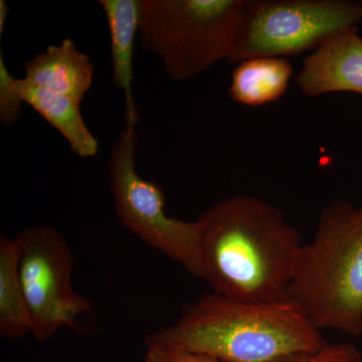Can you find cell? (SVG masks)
<instances>
[{"label":"cell","instance_id":"obj_11","mask_svg":"<svg viewBox=\"0 0 362 362\" xmlns=\"http://www.w3.org/2000/svg\"><path fill=\"white\" fill-rule=\"evenodd\" d=\"M16 88L23 103L40 114L49 125L66 138L71 151L81 158H92L99 151V142L86 125L80 105L70 98L42 89L16 78Z\"/></svg>","mask_w":362,"mask_h":362},{"label":"cell","instance_id":"obj_4","mask_svg":"<svg viewBox=\"0 0 362 362\" xmlns=\"http://www.w3.org/2000/svg\"><path fill=\"white\" fill-rule=\"evenodd\" d=\"M245 0H141L140 45L160 59L171 80L187 81L235 45Z\"/></svg>","mask_w":362,"mask_h":362},{"label":"cell","instance_id":"obj_16","mask_svg":"<svg viewBox=\"0 0 362 362\" xmlns=\"http://www.w3.org/2000/svg\"><path fill=\"white\" fill-rule=\"evenodd\" d=\"M143 362H223L206 354H194L185 350L152 345L147 347Z\"/></svg>","mask_w":362,"mask_h":362},{"label":"cell","instance_id":"obj_3","mask_svg":"<svg viewBox=\"0 0 362 362\" xmlns=\"http://www.w3.org/2000/svg\"><path fill=\"white\" fill-rule=\"evenodd\" d=\"M288 301L317 329L362 334V204L323 207L313 240L298 257Z\"/></svg>","mask_w":362,"mask_h":362},{"label":"cell","instance_id":"obj_8","mask_svg":"<svg viewBox=\"0 0 362 362\" xmlns=\"http://www.w3.org/2000/svg\"><path fill=\"white\" fill-rule=\"evenodd\" d=\"M302 94L349 92L362 96V37L357 26L331 35L305 58L296 76Z\"/></svg>","mask_w":362,"mask_h":362},{"label":"cell","instance_id":"obj_17","mask_svg":"<svg viewBox=\"0 0 362 362\" xmlns=\"http://www.w3.org/2000/svg\"><path fill=\"white\" fill-rule=\"evenodd\" d=\"M8 13V4H6V0H1V1H0V35H2V33L4 32V28H6Z\"/></svg>","mask_w":362,"mask_h":362},{"label":"cell","instance_id":"obj_7","mask_svg":"<svg viewBox=\"0 0 362 362\" xmlns=\"http://www.w3.org/2000/svg\"><path fill=\"white\" fill-rule=\"evenodd\" d=\"M13 239L33 337L44 343L59 330L77 329L92 303L74 290L73 254L65 237L52 226H35Z\"/></svg>","mask_w":362,"mask_h":362},{"label":"cell","instance_id":"obj_10","mask_svg":"<svg viewBox=\"0 0 362 362\" xmlns=\"http://www.w3.org/2000/svg\"><path fill=\"white\" fill-rule=\"evenodd\" d=\"M109 26L113 82L124 94V127L136 129L140 116L133 93V58L139 33L141 0H100Z\"/></svg>","mask_w":362,"mask_h":362},{"label":"cell","instance_id":"obj_6","mask_svg":"<svg viewBox=\"0 0 362 362\" xmlns=\"http://www.w3.org/2000/svg\"><path fill=\"white\" fill-rule=\"evenodd\" d=\"M137 142L136 129L124 127L111 148L108 170L117 216L145 244L202 280L201 223L168 216L163 189L136 169Z\"/></svg>","mask_w":362,"mask_h":362},{"label":"cell","instance_id":"obj_15","mask_svg":"<svg viewBox=\"0 0 362 362\" xmlns=\"http://www.w3.org/2000/svg\"><path fill=\"white\" fill-rule=\"evenodd\" d=\"M295 362H362V356L352 343L327 342L318 351Z\"/></svg>","mask_w":362,"mask_h":362},{"label":"cell","instance_id":"obj_1","mask_svg":"<svg viewBox=\"0 0 362 362\" xmlns=\"http://www.w3.org/2000/svg\"><path fill=\"white\" fill-rule=\"evenodd\" d=\"M204 277L214 292L252 303L288 301L303 245L294 226L270 202L233 195L202 213Z\"/></svg>","mask_w":362,"mask_h":362},{"label":"cell","instance_id":"obj_13","mask_svg":"<svg viewBox=\"0 0 362 362\" xmlns=\"http://www.w3.org/2000/svg\"><path fill=\"white\" fill-rule=\"evenodd\" d=\"M32 333L14 239L0 237V337L20 339Z\"/></svg>","mask_w":362,"mask_h":362},{"label":"cell","instance_id":"obj_2","mask_svg":"<svg viewBox=\"0 0 362 362\" xmlns=\"http://www.w3.org/2000/svg\"><path fill=\"white\" fill-rule=\"evenodd\" d=\"M144 343L223 362H295L327 341L292 302L252 303L211 291L183 305L175 322L150 333Z\"/></svg>","mask_w":362,"mask_h":362},{"label":"cell","instance_id":"obj_5","mask_svg":"<svg viewBox=\"0 0 362 362\" xmlns=\"http://www.w3.org/2000/svg\"><path fill=\"white\" fill-rule=\"evenodd\" d=\"M362 23V0H245L228 63L315 51L340 30Z\"/></svg>","mask_w":362,"mask_h":362},{"label":"cell","instance_id":"obj_14","mask_svg":"<svg viewBox=\"0 0 362 362\" xmlns=\"http://www.w3.org/2000/svg\"><path fill=\"white\" fill-rule=\"evenodd\" d=\"M16 78L9 73L0 54V122L2 126L16 125L23 114V101L16 88Z\"/></svg>","mask_w":362,"mask_h":362},{"label":"cell","instance_id":"obj_12","mask_svg":"<svg viewBox=\"0 0 362 362\" xmlns=\"http://www.w3.org/2000/svg\"><path fill=\"white\" fill-rule=\"evenodd\" d=\"M294 74L288 58L259 57L246 59L233 69L228 94L235 103L261 107L281 99Z\"/></svg>","mask_w":362,"mask_h":362},{"label":"cell","instance_id":"obj_9","mask_svg":"<svg viewBox=\"0 0 362 362\" xmlns=\"http://www.w3.org/2000/svg\"><path fill=\"white\" fill-rule=\"evenodd\" d=\"M25 74L28 82L81 104L92 87L94 65L68 37L26 62Z\"/></svg>","mask_w":362,"mask_h":362}]
</instances>
